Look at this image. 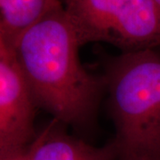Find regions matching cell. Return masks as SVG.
I'll return each mask as SVG.
<instances>
[{
	"mask_svg": "<svg viewBox=\"0 0 160 160\" xmlns=\"http://www.w3.org/2000/svg\"><path fill=\"white\" fill-rule=\"evenodd\" d=\"M80 46L60 3L19 38L12 55L38 108L61 124L86 128L94 120L106 83L85 69Z\"/></svg>",
	"mask_w": 160,
	"mask_h": 160,
	"instance_id": "6da1fadb",
	"label": "cell"
},
{
	"mask_svg": "<svg viewBox=\"0 0 160 160\" xmlns=\"http://www.w3.org/2000/svg\"><path fill=\"white\" fill-rule=\"evenodd\" d=\"M103 78L118 160H160L159 52L147 49L112 58Z\"/></svg>",
	"mask_w": 160,
	"mask_h": 160,
	"instance_id": "7a4b0ae2",
	"label": "cell"
},
{
	"mask_svg": "<svg viewBox=\"0 0 160 160\" xmlns=\"http://www.w3.org/2000/svg\"><path fill=\"white\" fill-rule=\"evenodd\" d=\"M80 46L105 42L122 53L160 47V6L155 0H65Z\"/></svg>",
	"mask_w": 160,
	"mask_h": 160,
	"instance_id": "3957f363",
	"label": "cell"
},
{
	"mask_svg": "<svg viewBox=\"0 0 160 160\" xmlns=\"http://www.w3.org/2000/svg\"><path fill=\"white\" fill-rule=\"evenodd\" d=\"M37 108L12 52L0 46V156L22 152L33 142Z\"/></svg>",
	"mask_w": 160,
	"mask_h": 160,
	"instance_id": "277c9868",
	"label": "cell"
},
{
	"mask_svg": "<svg viewBox=\"0 0 160 160\" xmlns=\"http://www.w3.org/2000/svg\"><path fill=\"white\" fill-rule=\"evenodd\" d=\"M53 120L37 134L25 150L23 160H118L112 142L96 147L68 134Z\"/></svg>",
	"mask_w": 160,
	"mask_h": 160,
	"instance_id": "5b68a950",
	"label": "cell"
},
{
	"mask_svg": "<svg viewBox=\"0 0 160 160\" xmlns=\"http://www.w3.org/2000/svg\"><path fill=\"white\" fill-rule=\"evenodd\" d=\"M61 0H0V46L12 52L19 38Z\"/></svg>",
	"mask_w": 160,
	"mask_h": 160,
	"instance_id": "8992f818",
	"label": "cell"
},
{
	"mask_svg": "<svg viewBox=\"0 0 160 160\" xmlns=\"http://www.w3.org/2000/svg\"><path fill=\"white\" fill-rule=\"evenodd\" d=\"M25 150H23L22 152H18V153H13V154L0 156V160H23Z\"/></svg>",
	"mask_w": 160,
	"mask_h": 160,
	"instance_id": "52a82bcc",
	"label": "cell"
},
{
	"mask_svg": "<svg viewBox=\"0 0 160 160\" xmlns=\"http://www.w3.org/2000/svg\"><path fill=\"white\" fill-rule=\"evenodd\" d=\"M155 1H156V2H157V3H158V4L160 6V0H155Z\"/></svg>",
	"mask_w": 160,
	"mask_h": 160,
	"instance_id": "ba28073f",
	"label": "cell"
}]
</instances>
